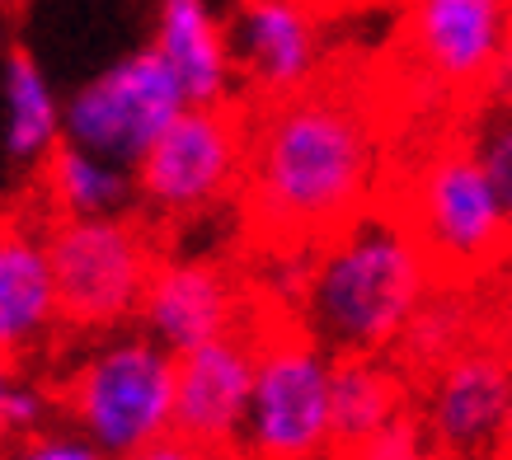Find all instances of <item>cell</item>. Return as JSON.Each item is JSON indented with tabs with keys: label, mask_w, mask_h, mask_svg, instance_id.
Instances as JSON below:
<instances>
[{
	"label": "cell",
	"mask_w": 512,
	"mask_h": 460,
	"mask_svg": "<svg viewBox=\"0 0 512 460\" xmlns=\"http://www.w3.org/2000/svg\"><path fill=\"white\" fill-rule=\"evenodd\" d=\"M395 207L419 235V245L428 249L437 277L466 282V277L489 273L508 259L512 221L466 137L437 146L414 169L409 193Z\"/></svg>",
	"instance_id": "6"
},
{
	"label": "cell",
	"mask_w": 512,
	"mask_h": 460,
	"mask_svg": "<svg viewBox=\"0 0 512 460\" xmlns=\"http://www.w3.org/2000/svg\"><path fill=\"white\" fill-rule=\"evenodd\" d=\"M57 414L113 460L174 432V353L141 324L85 334L57 385Z\"/></svg>",
	"instance_id": "3"
},
{
	"label": "cell",
	"mask_w": 512,
	"mask_h": 460,
	"mask_svg": "<svg viewBox=\"0 0 512 460\" xmlns=\"http://www.w3.org/2000/svg\"><path fill=\"white\" fill-rule=\"evenodd\" d=\"M259 362L249 390L245 451L249 460H325L334 456V353L320 348L296 320L254 324Z\"/></svg>",
	"instance_id": "5"
},
{
	"label": "cell",
	"mask_w": 512,
	"mask_h": 460,
	"mask_svg": "<svg viewBox=\"0 0 512 460\" xmlns=\"http://www.w3.org/2000/svg\"><path fill=\"white\" fill-rule=\"evenodd\" d=\"M151 47L174 71L188 104H231L235 66L212 0H156Z\"/></svg>",
	"instance_id": "15"
},
{
	"label": "cell",
	"mask_w": 512,
	"mask_h": 460,
	"mask_svg": "<svg viewBox=\"0 0 512 460\" xmlns=\"http://www.w3.org/2000/svg\"><path fill=\"white\" fill-rule=\"evenodd\" d=\"M188 108L179 80L151 43L113 57L66 94L62 141L99 151L118 165L137 169L146 151L165 137V127Z\"/></svg>",
	"instance_id": "8"
},
{
	"label": "cell",
	"mask_w": 512,
	"mask_h": 460,
	"mask_svg": "<svg viewBox=\"0 0 512 460\" xmlns=\"http://www.w3.org/2000/svg\"><path fill=\"white\" fill-rule=\"evenodd\" d=\"M249 123L231 104H188L137 165V212L188 226L245 188Z\"/></svg>",
	"instance_id": "7"
},
{
	"label": "cell",
	"mask_w": 512,
	"mask_h": 460,
	"mask_svg": "<svg viewBox=\"0 0 512 460\" xmlns=\"http://www.w3.org/2000/svg\"><path fill=\"white\" fill-rule=\"evenodd\" d=\"M62 108L47 66L24 43L0 57V151L15 169H43L62 146Z\"/></svg>",
	"instance_id": "16"
},
{
	"label": "cell",
	"mask_w": 512,
	"mask_h": 460,
	"mask_svg": "<svg viewBox=\"0 0 512 460\" xmlns=\"http://www.w3.org/2000/svg\"><path fill=\"white\" fill-rule=\"evenodd\" d=\"M494 460H512V409H508V428H503V442H498Z\"/></svg>",
	"instance_id": "25"
},
{
	"label": "cell",
	"mask_w": 512,
	"mask_h": 460,
	"mask_svg": "<svg viewBox=\"0 0 512 460\" xmlns=\"http://www.w3.org/2000/svg\"><path fill=\"white\" fill-rule=\"evenodd\" d=\"M43 198L52 216H132L137 212V169L109 155L62 141L43 160Z\"/></svg>",
	"instance_id": "18"
},
{
	"label": "cell",
	"mask_w": 512,
	"mask_h": 460,
	"mask_svg": "<svg viewBox=\"0 0 512 460\" xmlns=\"http://www.w3.org/2000/svg\"><path fill=\"white\" fill-rule=\"evenodd\" d=\"M235 80L259 104L311 90L320 76V29L301 0H235L226 15Z\"/></svg>",
	"instance_id": "11"
},
{
	"label": "cell",
	"mask_w": 512,
	"mask_h": 460,
	"mask_svg": "<svg viewBox=\"0 0 512 460\" xmlns=\"http://www.w3.org/2000/svg\"><path fill=\"white\" fill-rule=\"evenodd\" d=\"M376 179V118L348 90L311 85L249 123L245 212L264 245H320L372 207Z\"/></svg>",
	"instance_id": "1"
},
{
	"label": "cell",
	"mask_w": 512,
	"mask_h": 460,
	"mask_svg": "<svg viewBox=\"0 0 512 460\" xmlns=\"http://www.w3.org/2000/svg\"><path fill=\"white\" fill-rule=\"evenodd\" d=\"M466 141L470 151L480 155L484 174H489V184H494L498 202H503V212L512 221V99H484Z\"/></svg>",
	"instance_id": "21"
},
{
	"label": "cell",
	"mask_w": 512,
	"mask_h": 460,
	"mask_svg": "<svg viewBox=\"0 0 512 460\" xmlns=\"http://www.w3.org/2000/svg\"><path fill=\"white\" fill-rule=\"evenodd\" d=\"M475 338H480L475 334V301H470L466 282L437 277L433 292L423 296V306L414 310V320L404 324V334L390 348V357L404 367L409 381H428L437 367H447L456 353H466Z\"/></svg>",
	"instance_id": "19"
},
{
	"label": "cell",
	"mask_w": 512,
	"mask_h": 460,
	"mask_svg": "<svg viewBox=\"0 0 512 460\" xmlns=\"http://www.w3.org/2000/svg\"><path fill=\"white\" fill-rule=\"evenodd\" d=\"M437 268L395 202H372L315 245L296 324L334 357H381L400 343Z\"/></svg>",
	"instance_id": "2"
},
{
	"label": "cell",
	"mask_w": 512,
	"mask_h": 460,
	"mask_svg": "<svg viewBox=\"0 0 512 460\" xmlns=\"http://www.w3.org/2000/svg\"><path fill=\"white\" fill-rule=\"evenodd\" d=\"M47 423H57V390L33 381L24 362L0 357V446H15Z\"/></svg>",
	"instance_id": "20"
},
{
	"label": "cell",
	"mask_w": 512,
	"mask_h": 460,
	"mask_svg": "<svg viewBox=\"0 0 512 460\" xmlns=\"http://www.w3.org/2000/svg\"><path fill=\"white\" fill-rule=\"evenodd\" d=\"M339 460H433V437L423 428L419 414H400L381 432L362 437V442L334 451Z\"/></svg>",
	"instance_id": "22"
},
{
	"label": "cell",
	"mask_w": 512,
	"mask_h": 460,
	"mask_svg": "<svg viewBox=\"0 0 512 460\" xmlns=\"http://www.w3.org/2000/svg\"><path fill=\"white\" fill-rule=\"evenodd\" d=\"M409 52L442 90H484L512 47V0H409Z\"/></svg>",
	"instance_id": "12"
},
{
	"label": "cell",
	"mask_w": 512,
	"mask_h": 460,
	"mask_svg": "<svg viewBox=\"0 0 512 460\" xmlns=\"http://www.w3.org/2000/svg\"><path fill=\"white\" fill-rule=\"evenodd\" d=\"M5 460H113L104 446H94L85 432H76L71 423H47V428L19 437L15 446H5Z\"/></svg>",
	"instance_id": "23"
},
{
	"label": "cell",
	"mask_w": 512,
	"mask_h": 460,
	"mask_svg": "<svg viewBox=\"0 0 512 460\" xmlns=\"http://www.w3.org/2000/svg\"><path fill=\"white\" fill-rule=\"evenodd\" d=\"M123 460H226L217 456V451H207V446L188 442V437H179V432H165V437H156L151 446H141V451H132V456Z\"/></svg>",
	"instance_id": "24"
},
{
	"label": "cell",
	"mask_w": 512,
	"mask_h": 460,
	"mask_svg": "<svg viewBox=\"0 0 512 460\" xmlns=\"http://www.w3.org/2000/svg\"><path fill=\"white\" fill-rule=\"evenodd\" d=\"M66 334H109L137 324L141 296L156 273V240L132 216H52L43 226Z\"/></svg>",
	"instance_id": "4"
},
{
	"label": "cell",
	"mask_w": 512,
	"mask_h": 460,
	"mask_svg": "<svg viewBox=\"0 0 512 460\" xmlns=\"http://www.w3.org/2000/svg\"><path fill=\"white\" fill-rule=\"evenodd\" d=\"M137 324L174 357L221 334L249 329L240 282L212 259H160L141 296Z\"/></svg>",
	"instance_id": "13"
},
{
	"label": "cell",
	"mask_w": 512,
	"mask_h": 460,
	"mask_svg": "<svg viewBox=\"0 0 512 460\" xmlns=\"http://www.w3.org/2000/svg\"><path fill=\"white\" fill-rule=\"evenodd\" d=\"M259 334L254 324L174 357V432L231 460L245 442Z\"/></svg>",
	"instance_id": "10"
},
{
	"label": "cell",
	"mask_w": 512,
	"mask_h": 460,
	"mask_svg": "<svg viewBox=\"0 0 512 460\" xmlns=\"http://www.w3.org/2000/svg\"><path fill=\"white\" fill-rule=\"evenodd\" d=\"M433 460H475V456H447V451H433Z\"/></svg>",
	"instance_id": "26"
},
{
	"label": "cell",
	"mask_w": 512,
	"mask_h": 460,
	"mask_svg": "<svg viewBox=\"0 0 512 460\" xmlns=\"http://www.w3.org/2000/svg\"><path fill=\"white\" fill-rule=\"evenodd\" d=\"M512 409V353L475 338L423 381V428L433 451L494 460Z\"/></svg>",
	"instance_id": "9"
},
{
	"label": "cell",
	"mask_w": 512,
	"mask_h": 460,
	"mask_svg": "<svg viewBox=\"0 0 512 460\" xmlns=\"http://www.w3.org/2000/svg\"><path fill=\"white\" fill-rule=\"evenodd\" d=\"M66 334L47 235L29 221H0V357L29 362Z\"/></svg>",
	"instance_id": "14"
},
{
	"label": "cell",
	"mask_w": 512,
	"mask_h": 460,
	"mask_svg": "<svg viewBox=\"0 0 512 460\" xmlns=\"http://www.w3.org/2000/svg\"><path fill=\"white\" fill-rule=\"evenodd\" d=\"M409 376L390 353L381 357H334V390H329V418H334V451L362 442L409 414Z\"/></svg>",
	"instance_id": "17"
}]
</instances>
